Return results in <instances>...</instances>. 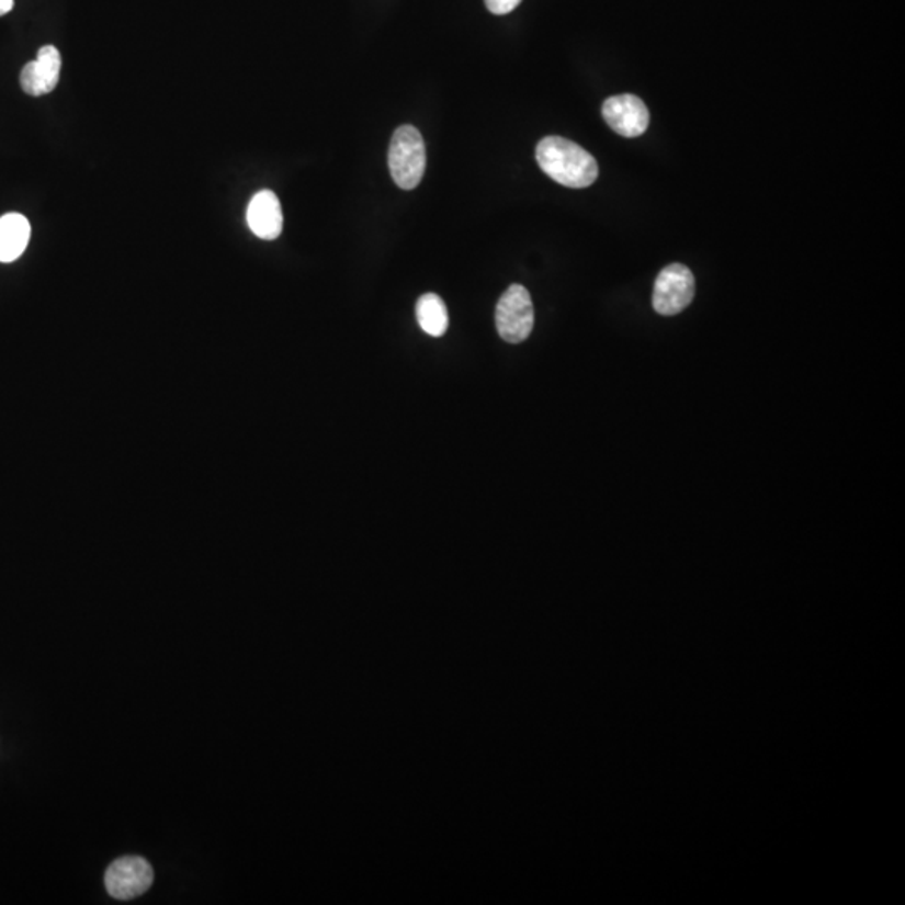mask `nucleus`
<instances>
[{"label": "nucleus", "instance_id": "nucleus-1", "mask_svg": "<svg viewBox=\"0 0 905 905\" xmlns=\"http://www.w3.org/2000/svg\"><path fill=\"white\" fill-rule=\"evenodd\" d=\"M536 163L543 173L568 189H587L599 177L596 158L582 146L561 136H547L536 145Z\"/></svg>", "mask_w": 905, "mask_h": 905}, {"label": "nucleus", "instance_id": "nucleus-2", "mask_svg": "<svg viewBox=\"0 0 905 905\" xmlns=\"http://www.w3.org/2000/svg\"><path fill=\"white\" fill-rule=\"evenodd\" d=\"M391 177L401 190L419 185L427 170V148L421 133L415 126H399L389 145Z\"/></svg>", "mask_w": 905, "mask_h": 905}, {"label": "nucleus", "instance_id": "nucleus-3", "mask_svg": "<svg viewBox=\"0 0 905 905\" xmlns=\"http://www.w3.org/2000/svg\"><path fill=\"white\" fill-rule=\"evenodd\" d=\"M498 335L510 344H520L529 338L535 323L533 302L529 291L523 285H510L498 301L497 314Z\"/></svg>", "mask_w": 905, "mask_h": 905}, {"label": "nucleus", "instance_id": "nucleus-4", "mask_svg": "<svg viewBox=\"0 0 905 905\" xmlns=\"http://www.w3.org/2000/svg\"><path fill=\"white\" fill-rule=\"evenodd\" d=\"M697 282L688 267L671 263L664 267L654 284L653 307L660 316H676L691 304Z\"/></svg>", "mask_w": 905, "mask_h": 905}, {"label": "nucleus", "instance_id": "nucleus-5", "mask_svg": "<svg viewBox=\"0 0 905 905\" xmlns=\"http://www.w3.org/2000/svg\"><path fill=\"white\" fill-rule=\"evenodd\" d=\"M154 869L143 857H121L106 870L108 892L120 901L138 897L154 884Z\"/></svg>", "mask_w": 905, "mask_h": 905}, {"label": "nucleus", "instance_id": "nucleus-6", "mask_svg": "<svg viewBox=\"0 0 905 905\" xmlns=\"http://www.w3.org/2000/svg\"><path fill=\"white\" fill-rule=\"evenodd\" d=\"M602 116L618 135L637 138L649 126V110L641 98L634 94H619L603 101Z\"/></svg>", "mask_w": 905, "mask_h": 905}, {"label": "nucleus", "instance_id": "nucleus-7", "mask_svg": "<svg viewBox=\"0 0 905 905\" xmlns=\"http://www.w3.org/2000/svg\"><path fill=\"white\" fill-rule=\"evenodd\" d=\"M60 60L59 50L54 46H43L36 60H31L21 72V86L31 97H44L53 93L59 82Z\"/></svg>", "mask_w": 905, "mask_h": 905}, {"label": "nucleus", "instance_id": "nucleus-8", "mask_svg": "<svg viewBox=\"0 0 905 905\" xmlns=\"http://www.w3.org/2000/svg\"><path fill=\"white\" fill-rule=\"evenodd\" d=\"M247 222L257 237L262 240H275L282 234V225H284L278 195L270 190H262L253 195L249 210H247Z\"/></svg>", "mask_w": 905, "mask_h": 905}, {"label": "nucleus", "instance_id": "nucleus-9", "mask_svg": "<svg viewBox=\"0 0 905 905\" xmlns=\"http://www.w3.org/2000/svg\"><path fill=\"white\" fill-rule=\"evenodd\" d=\"M31 225L21 214H8L0 218V262L11 263L27 249Z\"/></svg>", "mask_w": 905, "mask_h": 905}, {"label": "nucleus", "instance_id": "nucleus-10", "mask_svg": "<svg viewBox=\"0 0 905 905\" xmlns=\"http://www.w3.org/2000/svg\"><path fill=\"white\" fill-rule=\"evenodd\" d=\"M419 326L433 338H441L448 329V310L443 298L437 294H425L416 304Z\"/></svg>", "mask_w": 905, "mask_h": 905}, {"label": "nucleus", "instance_id": "nucleus-11", "mask_svg": "<svg viewBox=\"0 0 905 905\" xmlns=\"http://www.w3.org/2000/svg\"><path fill=\"white\" fill-rule=\"evenodd\" d=\"M485 4H487V9L491 14L505 15L516 11L522 4V0H485Z\"/></svg>", "mask_w": 905, "mask_h": 905}, {"label": "nucleus", "instance_id": "nucleus-12", "mask_svg": "<svg viewBox=\"0 0 905 905\" xmlns=\"http://www.w3.org/2000/svg\"><path fill=\"white\" fill-rule=\"evenodd\" d=\"M14 8V0H0V18L2 15L9 14Z\"/></svg>", "mask_w": 905, "mask_h": 905}]
</instances>
